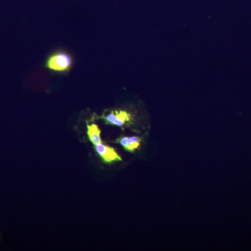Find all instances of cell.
Instances as JSON below:
<instances>
[{
  "instance_id": "1",
  "label": "cell",
  "mask_w": 251,
  "mask_h": 251,
  "mask_svg": "<svg viewBox=\"0 0 251 251\" xmlns=\"http://www.w3.org/2000/svg\"><path fill=\"white\" fill-rule=\"evenodd\" d=\"M73 65L72 56L67 52L58 51L51 54L46 61V67L52 72L66 73L70 70Z\"/></svg>"
},
{
  "instance_id": "4",
  "label": "cell",
  "mask_w": 251,
  "mask_h": 251,
  "mask_svg": "<svg viewBox=\"0 0 251 251\" xmlns=\"http://www.w3.org/2000/svg\"><path fill=\"white\" fill-rule=\"evenodd\" d=\"M116 143H120L126 151L133 153L139 149L141 138L138 136L121 137L116 140Z\"/></svg>"
},
{
  "instance_id": "3",
  "label": "cell",
  "mask_w": 251,
  "mask_h": 251,
  "mask_svg": "<svg viewBox=\"0 0 251 251\" xmlns=\"http://www.w3.org/2000/svg\"><path fill=\"white\" fill-rule=\"evenodd\" d=\"M94 150L101 158L104 163H112L122 161L121 156L117 153L115 149L108 145H104L102 143L97 144L94 145Z\"/></svg>"
},
{
  "instance_id": "2",
  "label": "cell",
  "mask_w": 251,
  "mask_h": 251,
  "mask_svg": "<svg viewBox=\"0 0 251 251\" xmlns=\"http://www.w3.org/2000/svg\"><path fill=\"white\" fill-rule=\"evenodd\" d=\"M101 118L106 125L120 127L124 126L132 121L131 115L125 110H112L107 115H103Z\"/></svg>"
},
{
  "instance_id": "5",
  "label": "cell",
  "mask_w": 251,
  "mask_h": 251,
  "mask_svg": "<svg viewBox=\"0 0 251 251\" xmlns=\"http://www.w3.org/2000/svg\"><path fill=\"white\" fill-rule=\"evenodd\" d=\"M87 135H88L89 139H90L91 143L93 144L94 145L101 143L102 140L101 137H100V130L98 126L96 125V124L87 125Z\"/></svg>"
}]
</instances>
